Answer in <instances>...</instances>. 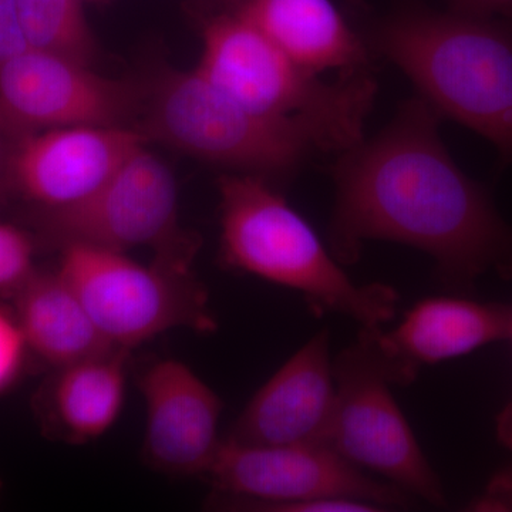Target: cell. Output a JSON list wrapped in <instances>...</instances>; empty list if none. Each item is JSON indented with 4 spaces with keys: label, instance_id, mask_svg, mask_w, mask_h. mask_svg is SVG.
<instances>
[{
    "label": "cell",
    "instance_id": "obj_1",
    "mask_svg": "<svg viewBox=\"0 0 512 512\" xmlns=\"http://www.w3.org/2000/svg\"><path fill=\"white\" fill-rule=\"evenodd\" d=\"M439 117L424 99L406 101L382 133L340 154L330 252L353 265L370 239L409 245L457 292L490 272L512 279V225L451 158Z\"/></svg>",
    "mask_w": 512,
    "mask_h": 512
},
{
    "label": "cell",
    "instance_id": "obj_2",
    "mask_svg": "<svg viewBox=\"0 0 512 512\" xmlns=\"http://www.w3.org/2000/svg\"><path fill=\"white\" fill-rule=\"evenodd\" d=\"M439 116L464 124L512 163V22L463 13L406 12L373 33Z\"/></svg>",
    "mask_w": 512,
    "mask_h": 512
},
{
    "label": "cell",
    "instance_id": "obj_3",
    "mask_svg": "<svg viewBox=\"0 0 512 512\" xmlns=\"http://www.w3.org/2000/svg\"><path fill=\"white\" fill-rule=\"evenodd\" d=\"M218 191L222 265L302 293L318 315L339 313L362 328L392 322L397 292L355 284L309 222L261 175H224Z\"/></svg>",
    "mask_w": 512,
    "mask_h": 512
},
{
    "label": "cell",
    "instance_id": "obj_4",
    "mask_svg": "<svg viewBox=\"0 0 512 512\" xmlns=\"http://www.w3.org/2000/svg\"><path fill=\"white\" fill-rule=\"evenodd\" d=\"M195 70L247 109L299 128L316 150L343 154L365 140L375 80L359 72L323 82L238 12L205 22Z\"/></svg>",
    "mask_w": 512,
    "mask_h": 512
},
{
    "label": "cell",
    "instance_id": "obj_5",
    "mask_svg": "<svg viewBox=\"0 0 512 512\" xmlns=\"http://www.w3.org/2000/svg\"><path fill=\"white\" fill-rule=\"evenodd\" d=\"M217 505L259 512H375L409 507L400 488L375 480L328 444L245 446L222 439L205 473Z\"/></svg>",
    "mask_w": 512,
    "mask_h": 512
},
{
    "label": "cell",
    "instance_id": "obj_6",
    "mask_svg": "<svg viewBox=\"0 0 512 512\" xmlns=\"http://www.w3.org/2000/svg\"><path fill=\"white\" fill-rule=\"evenodd\" d=\"M141 111L148 141L255 175L288 173L316 150L299 128L247 109L195 69L161 73Z\"/></svg>",
    "mask_w": 512,
    "mask_h": 512
},
{
    "label": "cell",
    "instance_id": "obj_7",
    "mask_svg": "<svg viewBox=\"0 0 512 512\" xmlns=\"http://www.w3.org/2000/svg\"><path fill=\"white\" fill-rule=\"evenodd\" d=\"M56 271L116 348L131 350L173 329L218 328L207 289L192 269L138 264L124 252L72 244L62 247Z\"/></svg>",
    "mask_w": 512,
    "mask_h": 512
},
{
    "label": "cell",
    "instance_id": "obj_8",
    "mask_svg": "<svg viewBox=\"0 0 512 512\" xmlns=\"http://www.w3.org/2000/svg\"><path fill=\"white\" fill-rule=\"evenodd\" d=\"M45 225L60 248L76 244L124 254L151 248L154 261L180 269H192L200 247L178 224L173 171L146 146L89 197L46 211Z\"/></svg>",
    "mask_w": 512,
    "mask_h": 512
},
{
    "label": "cell",
    "instance_id": "obj_9",
    "mask_svg": "<svg viewBox=\"0 0 512 512\" xmlns=\"http://www.w3.org/2000/svg\"><path fill=\"white\" fill-rule=\"evenodd\" d=\"M333 373L335 409L325 444L404 493L446 505L439 477L390 392L392 380L365 339L357 336L333 360Z\"/></svg>",
    "mask_w": 512,
    "mask_h": 512
},
{
    "label": "cell",
    "instance_id": "obj_10",
    "mask_svg": "<svg viewBox=\"0 0 512 512\" xmlns=\"http://www.w3.org/2000/svg\"><path fill=\"white\" fill-rule=\"evenodd\" d=\"M136 84L87 64L28 49L0 63V133L15 138L72 126H127L140 113Z\"/></svg>",
    "mask_w": 512,
    "mask_h": 512
},
{
    "label": "cell",
    "instance_id": "obj_11",
    "mask_svg": "<svg viewBox=\"0 0 512 512\" xmlns=\"http://www.w3.org/2000/svg\"><path fill=\"white\" fill-rule=\"evenodd\" d=\"M148 138L128 126L49 128L16 138L12 183L45 211L82 201L116 173Z\"/></svg>",
    "mask_w": 512,
    "mask_h": 512
},
{
    "label": "cell",
    "instance_id": "obj_12",
    "mask_svg": "<svg viewBox=\"0 0 512 512\" xmlns=\"http://www.w3.org/2000/svg\"><path fill=\"white\" fill-rule=\"evenodd\" d=\"M146 404L144 461L171 477H204L217 456L224 403L181 360L154 362L138 379Z\"/></svg>",
    "mask_w": 512,
    "mask_h": 512
},
{
    "label": "cell",
    "instance_id": "obj_13",
    "mask_svg": "<svg viewBox=\"0 0 512 512\" xmlns=\"http://www.w3.org/2000/svg\"><path fill=\"white\" fill-rule=\"evenodd\" d=\"M512 305L461 295L417 302L389 332L362 328L359 335L379 357L393 384L414 382L421 366L466 356L507 339Z\"/></svg>",
    "mask_w": 512,
    "mask_h": 512
},
{
    "label": "cell",
    "instance_id": "obj_14",
    "mask_svg": "<svg viewBox=\"0 0 512 512\" xmlns=\"http://www.w3.org/2000/svg\"><path fill=\"white\" fill-rule=\"evenodd\" d=\"M335 399L330 336L323 329L256 390L225 440L245 446L325 444Z\"/></svg>",
    "mask_w": 512,
    "mask_h": 512
},
{
    "label": "cell",
    "instance_id": "obj_15",
    "mask_svg": "<svg viewBox=\"0 0 512 512\" xmlns=\"http://www.w3.org/2000/svg\"><path fill=\"white\" fill-rule=\"evenodd\" d=\"M237 12L313 73L365 72L366 46L332 0H242Z\"/></svg>",
    "mask_w": 512,
    "mask_h": 512
},
{
    "label": "cell",
    "instance_id": "obj_16",
    "mask_svg": "<svg viewBox=\"0 0 512 512\" xmlns=\"http://www.w3.org/2000/svg\"><path fill=\"white\" fill-rule=\"evenodd\" d=\"M128 355L113 349L56 369L45 407L57 439L83 446L113 429L126 402Z\"/></svg>",
    "mask_w": 512,
    "mask_h": 512
},
{
    "label": "cell",
    "instance_id": "obj_17",
    "mask_svg": "<svg viewBox=\"0 0 512 512\" xmlns=\"http://www.w3.org/2000/svg\"><path fill=\"white\" fill-rule=\"evenodd\" d=\"M13 298L29 352L55 369L120 349L100 332L82 299L57 271H36Z\"/></svg>",
    "mask_w": 512,
    "mask_h": 512
},
{
    "label": "cell",
    "instance_id": "obj_18",
    "mask_svg": "<svg viewBox=\"0 0 512 512\" xmlns=\"http://www.w3.org/2000/svg\"><path fill=\"white\" fill-rule=\"evenodd\" d=\"M83 0H16L29 49L92 64L96 37L84 15Z\"/></svg>",
    "mask_w": 512,
    "mask_h": 512
},
{
    "label": "cell",
    "instance_id": "obj_19",
    "mask_svg": "<svg viewBox=\"0 0 512 512\" xmlns=\"http://www.w3.org/2000/svg\"><path fill=\"white\" fill-rule=\"evenodd\" d=\"M35 272L32 239L15 225L0 221V293L15 295Z\"/></svg>",
    "mask_w": 512,
    "mask_h": 512
},
{
    "label": "cell",
    "instance_id": "obj_20",
    "mask_svg": "<svg viewBox=\"0 0 512 512\" xmlns=\"http://www.w3.org/2000/svg\"><path fill=\"white\" fill-rule=\"evenodd\" d=\"M29 348L15 313L0 306V393L19 379Z\"/></svg>",
    "mask_w": 512,
    "mask_h": 512
},
{
    "label": "cell",
    "instance_id": "obj_21",
    "mask_svg": "<svg viewBox=\"0 0 512 512\" xmlns=\"http://www.w3.org/2000/svg\"><path fill=\"white\" fill-rule=\"evenodd\" d=\"M28 49L16 0H0V63Z\"/></svg>",
    "mask_w": 512,
    "mask_h": 512
},
{
    "label": "cell",
    "instance_id": "obj_22",
    "mask_svg": "<svg viewBox=\"0 0 512 512\" xmlns=\"http://www.w3.org/2000/svg\"><path fill=\"white\" fill-rule=\"evenodd\" d=\"M474 507L477 511H512V466L494 477Z\"/></svg>",
    "mask_w": 512,
    "mask_h": 512
},
{
    "label": "cell",
    "instance_id": "obj_23",
    "mask_svg": "<svg viewBox=\"0 0 512 512\" xmlns=\"http://www.w3.org/2000/svg\"><path fill=\"white\" fill-rule=\"evenodd\" d=\"M454 12L483 19L512 22V0H447Z\"/></svg>",
    "mask_w": 512,
    "mask_h": 512
},
{
    "label": "cell",
    "instance_id": "obj_24",
    "mask_svg": "<svg viewBox=\"0 0 512 512\" xmlns=\"http://www.w3.org/2000/svg\"><path fill=\"white\" fill-rule=\"evenodd\" d=\"M497 434L501 444L512 453V399L498 416Z\"/></svg>",
    "mask_w": 512,
    "mask_h": 512
},
{
    "label": "cell",
    "instance_id": "obj_25",
    "mask_svg": "<svg viewBox=\"0 0 512 512\" xmlns=\"http://www.w3.org/2000/svg\"><path fill=\"white\" fill-rule=\"evenodd\" d=\"M507 339L510 340V342L512 343V313H511V319H510V326H508Z\"/></svg>",
    "mask_w": 512,
    "mask_h": 512
},
{
    "label": "cell",
    "instance_id": "obj_26",
    "mask_svg": "<svg viewBox=\"0 0 512 512\" xmlns=\"http://www.w3.org/2000/svg\"><path fill=\"white\" fill-rule=\"evenodd\" d=\"M83 2H89V3H106V2H109V0H83Z\"/></svg>",
    "mask_w": 512,
    "mask_h": 512
},
{
    "label": "cell",
    "instance_id": "obj_27",
    "mask_svg": "<svg viewBox=\"0 0 512 512\" xmlns=\"http://www.w3.org/2000/svg\"><path fill=\"white\" fill-rule=\"evenodd\" d=\"M2 136L3 134L0 133V156H2Z\"/></svg>",
    "mask_w": 512,
    "mask_h": 512
}]
</instances>
